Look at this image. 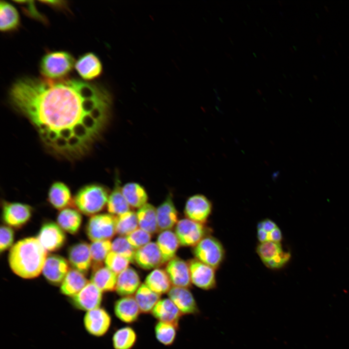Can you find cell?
Listing matches in <instances>:
<instances>
[{
  "label": "cell",
  "instance_id": "44",
  "mask_svg": "<svg viewBox=\"0 0 349 349\" xmlns=\"http://www.w3.org/2000/svg\"><path fill=\"white\" fill-rule=\"evenodd\" d=\"M14 238L13 230L9 226L2 225L0 227V251L1 253L13 245Z\"/></svg>",
  "mask_w": 349,
  "mask_h": 349
},
{
  "label": "cell",
  "instance_id": "36",
  "mask_svg": "<svg viewBox=\"0 0 349 349\" xmlns=\"http://www.w3.org/2000/svg\"><path fill=\"white\" fill-rule=\"evenodd\" d=\"M257 236L260 243L273 241L280 242L282 232L273 221L269 219L258 222L257 226Z\"/></svg>",
  "mask_w": 349,
  "mask_h": 349
},
{
  "label": "cell",
  "instance_id": "41",
  "mask_svg": "<svg viewBox=\"0 0 349 349\" xmlns=\"http://www.w3.org/2000/svg\"><path fill=\"white\" fill-rule=\"evenodd\" d=\"M136 251L128 242L126 236L116 238L111 243V251L121 255L131 263L135 261Z\"/></svg>",
  "mask_w": 349,
  "mask_h": 349
},
{
  "label": "cell",
  "instance_id": "29",
  "mask_svg": "<svg viewBox=\"0 0 349 349\" xmlns=\"http://www.w3.org/2000/svg\"><path fill=\"white\" fill-rule=\"evenodd\" d=\"M117 279V275L107 267L92 269L91 282L102 292L115 290Z\"/></svg>",
  "mask_w": 349,
  "mask_h": 349
},
{
  "label": "cell",
  "instance_id": "13",
  "mask_svg": "<svg viewBox=\"0 0 349 349\" xmlns=\"http://www.w3.org/2000/svg\"><path fill=\"white\" fill-rule=\"evenodd\" d=\"M37 238L47 251L54 252L64 245L66 238L59 225L50 222L42 225Z\"/></svg>",
  "mask_w": 349,
  "mask_h": 349
},
{
  "label": "cell",
  "instance_id": "21",
  "mask_svg": "<svg viewBox=\"0 0 349 349\" xmlns=\"http://www.w3.org/2000/svg\"><path fill=\"white\" fill-rule=\"evenodd\" d=\"M172 198L171 194H168L157 208L159 232L170 230L178 222V212Z\"/></svg>",
  "mask_w": 349,
  "mask_h": 349
},
{
  "label": "cell",
  "instance_id": "34",
  "mask_svg": "<svg viewBox=\"0 0 349 349\" xmlns=\"http://www.w3.org/2000/svg\"><path fill=\"white\" fill-rule=\"evenodd\" d=\"M57 221L58 224L63 230L71 234H75L80 227L82 217L77 210L65 208L59 212Z\"/></svg>",
  "mask_w": 349,
  "mask_h": 349
},
{
  "label": "cell",
  "instance_id": "6",
  "mask_svg": "<svg viewBox=\"0 0 349 349\" xmlns=\"http://www.w3.org/2000/svg\"><path fill=\"white\" fill-rule=\"evenodd\" d=\"M115 218L106 213L92 216L86 227L88 238L93 242L111 239L116 233Z\"/></svg>",
  "mask_w": 349,
  "mask_h": 349
},
{
  "label": "cell",
  "instance_id": "18",
  "mask_svg": "<svg viewBox=\"0 0 349 349\" xmlns=\"http://www.w3.org/2000/svg\"><path fill=\"white\" fill-rule=\"evenodd\" d=\"M68 260L74 269L85 274L92 266L90 246L80 242L71 246L68 252Z\"/></svg>",
  "mask_w": 349,
  "mask_h": 349
},
{
  "label": "cell",
  "instance_id": "9",
  "mask_svg": "<svg viewBox=\"0 0 349 349\" xmlns=\"http://www.w3.org/2000/svg\"><path fill=\"white\" fill-rule=\"evenodd\" d=\"M188 263L191 283L206 290L216 287L215 269L196 258L190 259Z\"/></svg>",
  "mask_w": 349,
  "mask_h": 349
},
{
  "label": "cell",
  "instance_id": "23",
  "mask_svg": "<svg viewBox=\"0 0 349 349\" xmlns=\"http://www.w3.org/2000/svg\"><path fill=\"white\" fill-rule=\"evenodd\" d=\"M151 313L159 321L171 323L178 327L182 315L169 298L160 299L154 306Z\"/></svg>",
  "mask_w": 349,
  "mask_h": 349
},
{
  "label": "cell",
  "instance_id": "2",
  "mask_svg": "<svg viewBox=\"0 0 349 349\" xmlns=\"http://www.w3.org/2000/svg\"><path fill=\"white\" fill-rule=\"evenodd\" d=\"M47 252L37 238L30 237L20 240L10 249V267L15 273L23 278H35L43 270Z\"/></svg>",
  "mask_w": 349,
  "mask_h": 349
},
{
  "label": "cell",
  "instance_id": "40",
  "mask_svg": "<svg viewBox=\"0 0 349 349\" xmlns=\"http://www.w3.org/2000/svg\"><path fill=\"white\" fill-rule=\"evenodd\" d=\"M178 327L171 323L158 321L155 326L156 337L164 346H171L175 340Z\"/></svg>",
  "mask_w": 349,
  "mask_h": 349
},
{
  "label": "cell",
  "instance_id": "4",
  "mask_svg": "<svg viewBox=\"0 0 349 349\" xmlns=\"http://www.w3.org/2000/svg\"><path fill=\"white\" fill-rule=\"evenodd\" d=\"M73 56L65 51L49 52L43 56L40 63L42 77L51 79L66 78L75 66Z\"/></svg>",
  "mask_w": 349,
  "mask_h": 349
},
{
  "label": "cell",
  "instance_id": "28",
  "mask_svg": "<svg viewBox=\"0 0 349 349\" xmlns=\"http://www.w3.org/2000/svg\"><path fill=\"white\" fill-rule=\"evenodd\" d=\"M48 200L57 209L67 208L72 203L69 187L62 182H55L50 186L48 192Z\"/></svg>",
  "mask_w": 349,
  "mask_h": 349
},
{
  "label": "cell",
  "instance_id": "12",
  "mask_svg": "<svg viewBox=\"0 0 349 349\" xmlns=\"http://www.w3.org/2000/svg\"><path fill=\"white\" fill-rule=\"evenodd\" d=\"M32 207L26 204L4 201L2 204V218L10 226L19 228L31 218Z\"/></svg>",
  "mask_w": 349,
  "mask_h": 349
},
{
  "label": "cell",
  "instance_id": "11",
  "mask_svg": "<svg viewBox=\"0 0 349 349\" xmlns=\"http://www.w3.org/2000/svg\"><path fill=\"white\" fill-rule=\"evenodd\" d=\"M212 208V203L206 196L196 194L187 199L184 213L188 219L204 224L211 213Z\"/></svg>",
  "mask_w": 349,
  "mask_h": 349
},
{
  "label": "cell",
  "instance_id": "1",
  "mask_svg": "<svg viewBox=\"0 0 349 349\" xmlns=\"http://www.w3.org/2000/svg\"><path fill=\"white\" fill-rule=\"evenodd\" d=\"M9 98L48 149L69 159L89 151L111 113L112 97L107 89L76 79L22 78L12 85Z\"/></svg>",
  "mask_w": 349,
  "mask_h": 349
},
{
  "label": "cell",
  "instance_id": "22",
  "mask_svg": "<svg viewBox=\"0 0 349 349\" xmlns=\"http://www.w3.org/2000/svg\"><path fill=\"white\" fill-rule=\"evenodd\" d=\"M114 312L121 321L131 324L138 319L141 311L135 298L129 296L123 297L115 301Z\"/></svg>",
  "mask_w": 349,
  "mask_h": 349
},
{
  "label": "cell",
  "instance_id": "25",
  "mask_svg": "<svg viewBox=\"0 0 349 349\" xmlns=\"http://www.w3.org/2000/svg\"><path fill=\"white\" fill-rule=\"evenodd\" d=\"M121 181L118 174H115L114 187L109 195L107 210L111 215L117 216L130 211V206L122 191Z\"/></svg>",
  "mask_w": 349,
  "mask_h": 349
},
{
  "label": "cell",
  "instance_id": "3",
  "mask_svg": "<svg viewBox=\"0 0 349 349\" xmlns=\"http://www.w3.org/2000/svg\"><path fill=\"white\" fill-rule=\"evenodd\" d=\"M109 191L105 186L91 184L82 187L74 197L73 203L78 210L86 215H94L107 205Z\"/></svg>",
  "mask_w": 349,
  "mask_h": 349
},
{
  "label": "cell",
  "instance_id": "43",
  "mask_svg": "<svg viewBox=\"0 0 349 349\" xmlns=\"http://www.w3.org/2000/svg\"><path fill=\"white\" fill-rule=\"evenodd\" d=\"M130 244L137 250L150 242L151 235L149 233L138 228L126 236Z\"/></svg>",
  "mask_w": 349,
  "mask_h": 349
},
{
  "label": "cell",
  "instance_id": "10",
  "mask_svg": "<svg viewBox=\"0 0 349 349\" xmlns=\"http://www.w3.org/2000/svg\"><path fill=\"white\" fill-rule=\"evenodd\" d=\"M86 330L91 334L100 337L109 331L111 318L109 313L103 308H97L86 312L83 318Z\"/></svg>",
  "mask_w": 349,
  "mask_h": 349
},
{
  "label": "cell",
  "instance_id": "15",
  "mask_svg": "<svg viewBox=\"0 0 349 349\" xmlns=\"http://www.w3.org/2000/svg\"><path fill=\"white\" fill-rule=\"evenodd\" d=\"M69 270L66 260L60 255L52 254L47 256L42 271L50 283L58 285L61 284Z\"/></svg>",
  "mask_w": 349,
  "mask_h": 349
},
{
  "label": "cell",
  "instance_id": "7",
  "mask_svg": "<svg viewBox=\"0 0 349 349\" xmlns=\"http://www.w3.org/2000/svg\"><path fill=\"white\" fill-rule=\"evenodd\" d=\"M175 232L181 245L194 247L207 236V229L204 224L186 218L178 222Z\"/></svg>",
  "mask_w": 349,
  "mask_h": 349
},
{
  "label": "cell",
  "instance_id": "37",
  "mask_svg": "<svg viewBox=\"0 0 349 349\" xmlns=\"http://www.w3.org/2000/svg\"><path fill=\"white\" fill-rule=\"evenodd\" d=\"M137 335L131 327L126 326L116 330L112 338V345L114 349H131L135 345Z\"/></svg>",
  "mask_w": 349,
  "mask_h": 349
},
{
  "label": "cell",
  "instance_id": "19",
  "mask_svg": "<svg viewBox=\"0 0 349 349\" xmlns=\"http://www.w3.org/2000/svg\"><path fill=\"white\" fill-rule=\"evenodd\" d=\"M75 67L78 74L85 80H91L98 78L102 71L100 60L92 52L81 56L76 62Z\"/></svg>",
  "mask_w": 349,
  "mask_h": 349
},
{
  "label": "cell",
  "instance_id": "26",
  "mask_svg": "<svg viewBox=\"0 0 349 349\" xmlns=\"http://www.w3.org/2000/svg\"><path fill=\"white\" fill-rule=\"evenodd\" d=\"M156 243L163 264L175 256V254L180 245L175 233L170 230L162 231L158 236Z\"/></svg>",
  "mask_w": 349,
  "mask_h": 349
},
{
  "label": "cell",
  "instance_id": "16",
  "mask_svg": "<svg viewBox=\"0 0 349 349\" xmlns=\"http://www.w3.org/2000/svg\"><path fill=\"white\" fill-rule=\"evenodd\" d=\"M165 270L174 286L187 288L191 281L188 263L175 256L167 262Z\"/></svg>",
  "mask_w": 349,
  "mask_h": 349
},
{
  "label": "cell",
  "instance_id": "27",
  "mask_svg": "<svg viewBox=\"0 0 349 349\" xmlns=\"http://www.w3.org/2000/svg\"><path fill=\"white\" fill-rule=\"evenodd\" d=\"M89 283L84 273L75 269H71L61 284L60 290L63 294L72 297Z\"/></svg>",
  "mask_w": 349,
  "mask_h": 349
},
{
  "label": "cell",
  "instance_id": "24",
  "mask_svg": "<svg viewBox=\"0 0 349 349\" xmlns=\"http://www.w3.org/2000/svg\"><path fill=\"white\" fill-rule=\"evenodd\" d=\"M140 284L137 272L133 268L128 267L117 276L115 290L121 296H129L136 292Z\"/></svg>",
  "mask_w": 349,
  "mask_h": 349
},
{
  "label": "cell",
  "instance_id": "39",
  "mask_svg": "<svg viewBox=\"0 0 349 349\" xmlns=\"http://www.w3.org/2000/svg\"><path fill=\"white\" fill-rule=\"evenodd\" d=\"M90 246L92 260V269L103 266V262L111 251L110 240L93 241Z\"/></svg>",
  "mask_w": 349,
  "mask_h": 349
},
{
  "label": "cell",
  "instance_id": "32",
  "mask_svg": "<svg viewBox=\"0 0 349 349\" xmlns=\"http://www.w3.org/2000/svg\"><path fill=\"white\" fill-rule=\"evenodd\" d=\"M139 228L153 234L159 232L157 208L147 203L139 208L137 213Z\"/></svg>",
  "mask_w": 349,
  "mask_h": 349
},
{
  "label": "cell",
  "instance_id": "30",
  "mask_svg": "<svg viewBox=\"0 0 349 349\" xmlns=\"http://www.w3.org/2000/svg\"><path fill=\"white\" fill-rule=\"evenodd\" d=\"M122 193L130 206L140 208L148 200V194L144 188L136 182H128L122 187Z\"/></svg>",
  "mask_w": 349,
  "mask_h": 349
},
{
  "label": "cell",
  "instance_id": "38",
  "mask_svg": "<svg viewBox=\"0 0 349 349\" xmlns=\"http://www.w3.org/2000/svg\"><path fill=\"white\" fill-rule=\"evenodd\" d=\"M139 224L137 214L129 211L116 216V233L120 236H127L137 228Z\"/></svg>",
  "mask_w": 349,
  "mask_h": 349
},
{
  "label": "cell",
  "instance_id": "31",
  "mask_svg": "<svg viewBox=\"0 0 349 349\" xmlns=\"http://www.w3.org/2000/svg\"><path fill=\"white\" fill-rule=\"evenodd\" d=\"M0 29L8 32L16 29L20 24L18 12L14 5L5 1L0 3Z\"/></svg>",
  "mask_w": 349,
  "mask_h": 349
},
{
  "label": "cell",
  "instance_id": "20",
  "mask_svg": "<svg viewBox=\"0 0 349 349\" xmlns=\"http://www.w3.org/2000/svg\"><path fill=\"white\" fill-rule=\"evenodd\" d=\"M135 261L145 270H150L163 264L161 255L157 243L150 242L136 250Z\"/></svg>",
  "mask_w": 349,
  "mask_h": 349
},
{
  "label": "cell",
  "instance_id": "5",
  "mask_svg": "<svg viewBox=\"0 0 349 349\" xmlns=\"http://www.w3.org/2000/svg\"><path fill=\"white\" fill-rule=\"evenodd\" d=\"M196 259L217 269L222 262L224 250L219 240L213 237L206 236L193 248Z\"/></svg>",
  "mask_w": 349,
  "mask_h": 349
},
{
  "label": "cell",
  "instance_id": "17",
  "mask_svg": "<svg viewBox=\"0 0 349 349\" xmlns=\"http://www.w3.org/2000/svg\"><path fill=\"white\" fill-rule=\"evenodd\" d=\"M168 294L182 315L199 314L200 310L195 299L188 288L173 286Z\"/></svg>",
  "mask_w": 349,
  "mask_h": 349
},
{
  "label": "cell",
  "instance_id": "14",
  "mask_svg": "<svg viewBox=\"0 0 349 349\" xmlns=\"http://www.w3.org/2000/svg\"><path fill=\"white\" fill-rule=\"evenodd\" d=\"M71 300L77 308L87 312L100 307L102 301V291L89 282L81 291L71 297Z\"/></svg>",
  "mask_w": 349,
  "mask_h": 349
},
{
  "label": "cell",
  "instance_id": "8",
  "mask_svg": "<svg viewBox=\"0 0 349 349\" xmlns=\"http://www.w3.org/2000/svg\"><path fill=\"white\" fill-rule=\"evenodd\" d=\"M256 252L263 264L271 269L282 268L288 261L290 254L284 251L279 242L260 243Z\"/></svg>",
  "mask_w": 349,
  "mask_h": 349
},
{
  "label": "cell",
  "instance_id": "42",
  "mask_svg": "<svg viewBox=\"0 0 349 349\" xmlns=\"http://www.w3.org/2000/svg\"><path fill=\"white\" fill-rule=\"evenodd\" d=\"M129 262L126 258L112 251L108 254L105 260L106 267L116 275L126 270Z\"/></svg>",
  "mask_w": 349,
  "mask_h": 349
},
{
  "label": "cell",
  "instance_id": "33",
  "mask_svg": "<svg viewBox=\"0 0 349 349\" xmlns=\"http://www.w3.org/2000/svg\"><path fill=\"white\" fill-rule=\"evenodd\" d=\"M145 284L152 291L161 295L168 293L171 287V282L166 270L156 269L146 277Z\"/></svg>",
  "mask_w": 349,
  "mask_h": 349
},
{
  "label": "cell",
  "instance_id": "35",
  "mask_svg": "<svg viewBox=\"0 0 349 349\" xmlns=\"http://www.w3.org/2000/svg\"><path fill=\"white\" fill-rule=\"evenodd\" d=\"M135 299L141 312L148 314L152 312L160 300V295L152 291L145 284H143L136 291Z\"/></svg>",
  "mask_w": 349,
  "mask_h": 349
}]
</instances>
